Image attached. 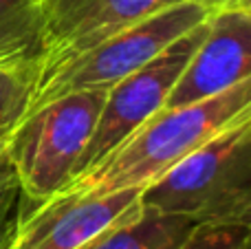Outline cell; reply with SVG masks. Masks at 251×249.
Segmentation results:
<instances>
[{
	"instance_id": "6da1fadb",
	"label": "cell",
	"mask_w": 251,
	"mask_h": 249,
	"mask_svg": "<svg viewBox=\"0 0 251 249\" xmlns=\"http://www.w3.org/2000/svg\"><path fill=\"white\" fill-rule=\"evenodd\" d=\"M245 115H251V77L209 100L181 108H161L100 168L69 185L97 194L141 190Z\"/></svg>"
},
{
	"instance_id": "7a4b0ae2",
	"label": "cell",
	"mask_w": 251,
	"mask_h": 249,
	"mask_svg": "<svg viewBox=\"0 0 251 249\" xmlns=\"http://www.w3.org/2000/svg\"><path fill=\"white\" fill-rule=\"evenodd\" d=\"M141 207L196 225H251V115L214 135L139 192Z\"/></svg>"
},
{
	"instance_id": "3957f363",
	"label": "cell",
	"mask_w": 251,
	"mask_h": 249,
	"mask_svg": "<svg viewBox=\"0 0 251 249\" xmlns=\"http://www.w3.org/2000/svg\"><path fill=\"white\" fill-rule=\"evenodd\" d=\"M212 9L199 2L161 7L148 18L64 60L42 64L29 110L77 91H110L117 82L156 57L168 44L207 20Z\"/></svg>"
},
{
	"instance_id": "277c9868",
	"label": "cell",
	"mask_w": 251,
	"mask_h": 249,
	"mask_svg": "<svg viewBox=\"0 0 251 249\" xmlns=\"http://www.w3.org/2000/svg\"><path fill=\"white\" fill-rule=\"evenodd\" d=\"M108 91H77L25 115L7 141V157L29 207L64 190L93 135Z\"/></svg>"
},
{
	"instance_id": "5b68a950",
	"label": "cell",
	"mask_w": 251,
	"mask_h": 249,
	"mask_svg": "<svg viewBox=\"0 0 251 249\" xmlns=\"http://www.w3.org/2000/svg\"><path fill=\"white\" fill-rule=\"evenodd\" d=\"M209 18L168 44L156 57H152L148 64L130 73L106 93V101L91 139L75 166L73 179L100 168L137 128H141L152 115L163 108L187 60L203 42Z\"/></svg>"
},
{
	"instance_id": "8992f818",
	"label": "cell",
	"mask_w": 251,
	"mask_h": 249,
	"mask_svg": "<svg viewBox=\"0 0 251 249\" xmlns=\"http://www.w3.org/2000/svg\"><path fill=\"white\" fill-rule=\"evenodd\" d=\"M137 188L97 194L66 185L47 201L26 207L11 249H77L141 207Z\"/></svg>"
},
{
	"instance_id": "52a82bcc",
	"label": "cell",
	"mask_w": 251,
	"mask_h": 249,
	"mask_svg": "<svg viewBox=\"0 0 251 249\" xmlns=\"http://www.w3.org/2000/svg\"><path fill=\"white\" fill-rule=\"evenodd\" d=\"M251 77L249 4H229L209 13L203 42L187 60L163 108H181L229 91Z\"/></svg>"
},
{
	"instance_id": "ba28073f",
	"label": "cell",
	"mask_w": 251,
	"mask_h": 249,
	"mask_svg": "<svg viewBox=\"0 0 251 249\" xmlns=\"http://www.w3.org/2000/svg\"><path fill=\"white\" fill-rule=\"evenodd\" d=\"M40 9L44 25L42 64H51L159 11L161 0H40Z\"/></svg>"
},
{
	"instance_id": "9c48e42d",
	"label": "cell",
	"mask_w": 251,
	"mask_h": 249,
	"mask_svg": "<svg viewBox=\"0 0 251 249\" xmlns=\"http://www.w3.org/2000/svg\"><path fill=\"white\" fill-rule=\"evenodd\" d=\"M194 229L196 223L185 216L139 207L77 249H178Z\"/></svg>"
},
{
	"instance_id": "30bf717a",
	"label": "cell",
	"mask_w": 251,
	"mask_h": 249,
	"mask_svg": "<svg viewBox=\"0 0 251 249\" xmlns=\"http://www.w3.org/2000/svg\"><path fill=\"white\" fill-rule=\"evenodd\" d=\"M40 0H0V64H42Z\"/></svg>"
},
{
	"instance_id": "8fae6325",
	"label": "cell",
	"mask_w": 251,
	"mask_h": 249,
	"mask_svg": "<svg viewBox=\"0 0 251 249\" xmlns=\"http://www.w3.org/2000/svg\"><path fill=\"white\" fill-rule=\"evenodd\" d=\"M40 64H0V146L25 119Z\"/></svg>"
},
{
	"instance_id": "7c38bea8",
	"label": "cell",
	"mask_w": 251,
	"mask_h": 249,
	"mask_svg": "<svg viewBox=\"0 0 251 249\" xmlns=\"http://www.w3.org/2000/svg\"><path fill=\"white\" fill-rule=\"evenodd\" d=\"M26 207H29V201L20 188V181L7 157V150H2L0 152V249H11L20 216Z\"/></svg>"
},
{
	"instance_id": "4fadbf2b",
	"label": "cell",
	"mask_w": 251,
	"mask_h": 249,
	"mask_svg": "<svg viewBox=\"0 0 251 249\" xmlns=\"http://www.w3.org/2000/svg\"><path fill=\"white\" fill-rule=\"evenodd\" d=\"M249 223H223V225H196L185 243L178 249H247Z\"/></svg>"
},
{
	"instance_id": "5bb4252c",
	"label": "cell",
	"mask_w": 251,
	"mask_h": 249,
	"mask_svg": "<svg viewBox=\"0 0 251 249\" xmlns=\"http://www.w3.org/2000/svg\"><path fill=\"white\" fill-rule=\"evenodd\" d=\"M183 2H199V4H205L207 9H212V11H216V9L229 7V4H249V0H161V7L183 4Z\"/></svg>"
},
{
	"instance_id": "9a60e30c",
	"label": "cell",
	"mask_w": 251,
	"mask_h": 249,
	"mask_svg": "<svg viewBox=\"0 0 251 249\" xmlns=\"http://www.w3.org/2000/svg\"><path fill=\"white\" fill-rule=\"evenodd\" d=\"M4 148H7V146H0V152H2V150H4Z\"/></svg>"
}]
</instances>
